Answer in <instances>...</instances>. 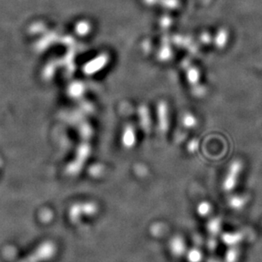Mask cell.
<instances>
[{
	"mask_svg": "<svg viewBox=\"0 0 262 262\" xmlns=\"http://www.w3.org/2000/svg\"><path fill=\"white\" fill-rule=\"evenodd\" d=\"M109 57L106 54H101L84 65L83 69V73L87 75H92L98 73L107 65Z\"/></svg>",
	"mask_w": 262,
	"mask_h": 262,
	"instance_id": "7a4b0ae2",
	"label": "cell"
},
{
	"mask_svg": "<svg viewBox=\"0 0 262 262\" xmlns=\"http://www.w3.org/2000/svg\"><path fill=\"white\" fill-rule=\"evenodd\" d=\"M243 170L242 162L235 160L230 165L224 181H223V189L226 192H231L237 186L238 177Z\"/></svg>",
	"mask_w": 262,
	"mask_h": 262,
	"instance_id": "6da1fadb",
	"label": "cell"
},
{
	"mask_svg": "<svg viewBox=\"0 0 262 262\" xmlns=\"http://www.w3.org/2000/svg\"><path fill=\"white\" fill-rule=\"evenodd\" d=\"M187 78L191 84H196L199 81V73L196 68H191L187 71Z\"/></svg>",
	"mask_w": 262,
	"mask_h": 262,
	"instance_id": "8992f818",
	"label": "cell"
},
{
	"mask_svg": "<svg viewBox=\"0 0 262 262\" xmlns=\"http://www.w3.org/2000/svg\"><path fill=\"white\" fill-rule=\"evenodd\" d=\"M157 114H158L159 129L162 132H166L169 129V109L166 102L164 101L159 102L157 109Z\"/></svg>",
	"mask_w": 262,
	"mask_h": 262,
	"instance_id": "3957f363",
	"label": "cell"
},
{
	"mask_svg": "<svg viewBox=\"0 0 262 262\" xmlns=\"http://www.w3.org/2000/svg\"><path fill=\"white\" fill-rule=\"evenodd\" d=\"M247 202V199L245 196H236L232 199V201L230 204L232 205L233 208H242L245 205V203Z\"/></svg>",
	"mask_w": 262,
	"mask_h": 262,
	"instance_id": "ba28073f",
	"label": "cell"
},
{
	"mask_svg": "<svg viewBox=\"0 0 262 262\" xmlns=\"http://www.w3.org/2000/svg\"><path fill=\"white\" fill-rule=\"evenodd\" d=\"M209 209H210V205H209V204H207V203L202 204L200 207H199L200 213H204V214H208V212L209 211Z\"/></svg>",
	"mask_w": 262,
	"mask_h": 262,
	"instance_id": "30bf717a",
	"label": "cell"
},
{
	"mask_svg": "<svg viewBox=\"0 0 262 262\" xmlns=\"http://www.w3.org/2000/svg\"><path fill=\"white\" fill-rule=\"evenodd\" d=\"M215 45L219 48H223L227 43V33L226 32H221L215 38Z\"/></svg>",
	"mask_w": 262,
	"mask_h": 262,
	"instance_id": "52a82bcc",
	"label": "cell"
},
{
	"mask_svg": "<svg viewBox=\"0 0 262 262\" xmlns=\"http://www.w3.org/2000/svg\"><path fill=\"white\" fill-rule=\"evenodd\" d=\"M183 124L185 126L191 128V127H194L196 124V120L195 117L192 114H187L185 115L184 119H183Z\"/></svg>",
	"mask_w": 262,
	"mask_h": 262,
	"instance_id": "9c48e42d",
	"label": "cell"
},
{
	"mask_svg": "<svg viewBox=\"0 0 262 262\" xmlns=\"http://www.w3.org/2000/svg\"><path fill=\"white\" fill-rule=\"evenodd\" d=\"M136 133L133 127L130 125L125 127L122 136V142L126 148H131L136 144Z\"/></svg>",
	"mask_w": 262,
	"mask_h": 262,
	"instance_id": "5b68a950",
	"label": "cell"
},
{
	"mask_svg": "<svg viewBox=\"0 0 262 262\" xmlns=\"http://www.w3.org/2000/svg\"><path fill=\"white\" fill-rule=\"evenodd\" d=\"M89 154H90V148L88 145H86L85 143L82 144L78 149L77 159L74 162V164H73V169H71V173L78 174L80 172L83 164L85 163L86 159L88 158Z\"/></svg>",
	"mask_w": 262,
	"mask_h": 262,
	"instance_id": "277c9868",
	"label": "cell"
}]
</instances>
